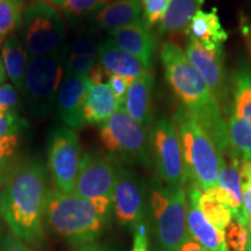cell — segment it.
Returning a JSON list of instances; mask_svg holds the SVG:
<instances>
[{"instance_id":"obj_45","label":"cell","mask_w":251,"mask_h":251,"mask_svg":"<svg viewBox=\"0 0 251 251\" xmlns=\"http://www.w3.org/2000/svg\"><path fill=\"white\" fill-rule=\"evenodd\" d=\"M6 80V71L4 68V63H2L1 58H0V85H2V83Z\"/></svg>"},{"instance_id":"obj_3","label":"cell","mask_w":251,"mask_h":251,"mask_svg":"<svg viewBox=\"0 0 251 251\" xmlns=\"http://www.w3.org/2000/svg\"><path fill=\"white\" fill-rule=\"evenodd\" d=\"M45 221L75 247L97 242L107 224L89 200L57 190H49L47 194Z\"/></svg>"},{"instance_id":"obj_26","label":"cell","mask_w":251,"mask_h":251,"mask_svg":"<svg viewBox=\"0 0 251 251\" xmlns=\"http://www.w3.org/2000/svg\"><path fill=\"white\" fill-rule=\"evenodd\" d=\"M112 1L113 0H47V2L69 18H83L97 14Z\"/></svg>"},{"instance_id":"obj_40","label":"cell","mask_w":251,"mask_h":251,"mask_svg":"<svg viewBox=\"0 0 251 251\" xmlns=\"http://www.w3.org/2000/svg\"><path fill=\"white\" fill-rule=\"evenodd\" d=\"M240 180H241V186L251 185V161H241Z\"/></svg>"},{"instance_id":"obj_27","label":"cell","mask_w":251,"mask_h":251,"mask_svg":"<svg viewBox=\"0 0 251 251\" xmlns=\"http://www.w3.org/2000/svg\"><path fill=\"white\" fill-rule=\"evenodd\" d=\"M199 206L206 219L220 230L224 231L231 222L233 215H231L230 208L216 200L212 194L206 191L200 194Z\"/></svg>"},{"instance_id":"obj_25","label":"cell","mask_w":251,"mask_h":251,"mask_svg":"<svg viewBox=\"0 0 251 251\" xmlns=\"http://www.w3.org/2000/svg\"><path fill=\"white\" fill-rule=\"evenodd\" d=\"M205 0H170L168 11L159 24V33L176 35L186 30L193 15L200 11Z\"/></svg>"},{"instance_id":"obj_2","label":"cell","mask_w":251,"mask_h":251,"mask_svg":"<svg viewBox=\"0 0 251 251\" xmlns=\"http://www.w3.org/2000/svg\"><path fill=\"white\" fill-rule=\"evenodd\" d=\"M48 190L45 165L30 159L14 166L0 193V215L15 237L39 244Z\"/></svg>"},{"instance_id":"obj_34","label":"cell","mask_w":251,"mask_h":251,"mask_svg":"<svg viewBox=\"0 0 251 251\" xmlns=\"http://www.w3.org/2000/svg\"><path fill=\"white\" fill-rule=\"evenodd\" d=\"M26 126V122L18 117L17 112L0 114V139L8 135L18 134Z\"/></svg>"},{"instance_id":"obj_47","label":"cell","mask_w":251,"mask_h":251,"mask_svg":"<svg viewBox=\"0 0 251 251\" xmlns=\"http://www.w3.org/2000/svg\"><path fill=\"white\" fill-rule=\"evenodd\" d=\"M248 229H249V230H248V231H249V233L251 234V218L249 219V224H248Z\"/></svg>"},{"instance_id":"obj_46","label":"cell","mask_w":251,"mask_h":251,"mask_svg":"<svg viewBox=\"0 0 251 251\" xmlns=\"http://www.w3.org/2000/svg\"><path fill=\"white\" fill-rule=\"evenodd\" d=\"M246 251H251V234L250 233H249V237H248V243H247Z\"/></svg>"},{"instance_id":"obj_39","label":"cell","mask_w":251,"mask_h":251,"mask_svg":"<svg viewBox=\"0 0 251 251\" xmlns=\"http://www.w3.org/2000/svg\"><path fill=\"white\" fill-rule=\"evenodd\" d=\"M109 76H111V74H108L98 62L89 74V80L91 84H103L107 83Z\"/></svg>"},{"instance_id":"obj_12","label":"cell","mask_w":251,"mask_h":251,"mask_svg":"<svg viewBox=\"0 0 251 251\" xmlns=\"http://www.w3.org/2000/svg\"><path fill=\"white\" fill-rule=\"evenodd\" d=\"M151 153L159 178L171 186L187 183L180 140L174 121L159 118L151 129Z\"/></svg>"},{"instance_id":"obj_48","label":"cell","mask_w":251,"mask_h":251,"mask_svg":"<svg viewBox=\"0 0 251 251\" xmlns=\"http://www.w3.org/2000/svg\"><path fill=\"white\" fill-rule=\"evenodd\" d=\"M4 40H5V37L4 36H1L0 35V46L2 45V43H4Z\"/></svg>"},{"instance_id":"obj_29","label":"cell","mask_w":251,"mask_h":251,"mask_svg":"<svg viewBox=\"0 0 251 251\" xmlns=\"http://www.w3.org/2000/svg\"><path fill=\"white\" fill-rule=\"evenodd\" d=\"M18 134L8 135L0 139V187L4 186L6 179L11 174V163L18 149Z\"/></svg>"},{"instance_id":"obj_20","label":"cell","mask_w":251,"mask_h":251,"mask_svg":"<svg viewBox=\"0 0 251 251\" xmlns=\"http://www.w3.org/2000/svg\"><path fill=\"white\" fill-rule=\"evenodd\" d=\"M186 31L188 37L207 48H224L228 34L220 21L218 9L198 11L188 24Z\"/></svg>"},{"instance_id":"obj_14","label":"cell","mask_w":251,"mask_h":251,"mask_svg":"<svg viewBox=\"0 0 251 251\" xmlns=\"http://www.w3.org/2000/svg\"><path fill=\"white\" fill-rule=\"evenodd\" d=\"M185 55L201 75L220 107H227L229 87L224 64V48H207L192 39L188 40Z\"/></svg>"},{"instance_id":"obj_37","label":"cell","mask_w":251,"mask_h":251,"mask_svg":"<svg viewBox=\"0 0 251 251\" xmlns=\"http://www.w3.org/2000/svg\"><path fill=\"white\" fill-rule=\"evenodd\" d=\"M134 246L131 251H148V226L146 221L140 222L133 229Z\"/></svg>"},{"instance_id":"obj_23","label":"cell","mask_w":251,"mask_h":251,"mask_svg":"<svg viewBox=\"0 0 251 251\" xmlns=\"http://www.w3.org/2000/svg\"><path fill=\"white\" fill-rule=\"evenodd\" d=\"M120 108L107 83L91 84L87 90L83 114L86 124L101 125Z\"/></svg>"},{"instance_id":"obj_4","label":"cell","mask_w":251,"mask_h":251,"mask_svg":"<svg viewBox=\"0 0 251 251\" xmlns=\"http://www.w3.org/2000/svg\"><path fill=\"white\" fill-rule=\"evenodd\" d=\"M172 121L179 135L186 184L194 185L203 192L216 185L222 153L184 107L175 112Z\"/></svg>"},{"instance_id":"obj_7","label":"cell","mask_w":251,"mask_h":251,"mask_svg":"<svg viewBox=\"0 0 251 251\" xmlns=\"http://www.w3.org/2000/svg\"><path fill=\"white\" fill-rule=\"evenodd\" d=\"M69 45L54 52L29 57L24 91L34 117L43 119L50 114L57 100L58 90L67 75Z\"/></svg>"},{"instance_id":"obj_32","label":"cell","mask_w":251,"mask_h":251,"mask_svg":"<svg viewBox=\"0 0 251 251\" xmlns=\"http://www.w3.org/2000/svg\"><path fill=\"white\" fill-rule=\"evenodd\" d=\"M226 241L228 247L231 248L233 251H246L249 231L247 227L238 224L234 220L231 221L225 231Z\"/></svg>"},{"instance_id":"obj_18","label":"cell","mask_w":251,"mask_h":251,"mask_svg":"<svg viewBox=\"0 0 251 251\" xmlns=\"http://www.w3.org/2000/svg\"><path fill=\"white\" fill-rule=\"evenodd\" d=\"M152 89L153 75L148 70L134 78L121 105V108H124L134 121L144 127H149L153 120Z\"/></svg>"},{"instance_id":"obj_33","label":"cell","mask_w":251,"mask_h":251,"mask_svg":"<svg viewBox=\"0 0 251 251\" xmlns=\"http://www.w3.org/2000/svg\"><path fill=\"white\" fill-rule=\"evenodd\" d=\"M18 103V90L12 84L0 85V114L17 112Z\"/></svg>"},{"instance_id":"obj_1","label":"cell","mask_w":251,"mask_h":251,"mask_svg":"<svg viewBox=\"0 0 251 251\" xmlns=\"http://www.w3.org/2000/svg\"><path fill=\"white\" fill-rule=\"evenodd\" d=\"M159 56L166 80L183 103V107L211 136L219 151L221 153L227 151L229 149L227 121L224 119L218 100L201 75L175 43H163Z\"/></svg>"},{"instance_id":"obj_16","label":"cell","mask_w":251,"mask_h":251,"mask_svg":"<svg viewBox=\"0 0 251 251\" xmlns=\"http://www.w3.org/2000/svg\"><path fill=\"white\" fill-rule=\"evenodd\" d=\"M187 230L190 237L207 251H229L225 231L212 225L199 206L202 192L194 185L187 190Z\"/></svg>"},{"instance_id":"obj_38","label":"cell","mask_w":251,"mask_h":251,"mask_svg":"<svg viewBox=\"0 0 251 251\" xmlns=\"http://www.w3.org/2000/svg\"><path fill=\"white\" fill-rule=\"evenodd\" d=\"M0 251H34L20 238L15 237L13 234L6 235L1 243Z\"/></svg>"},{"instance_id":"obj_10","label":"cell","mask_w":251,"mask_h":251,"mask_svg":"<svg viewBox=\"0 0 251 251\" xmlns=\"http://www.w3.org/2000/svg\"><path fill=\"white\" fill-rule=\"evenodd\" d=\"M227 121L229 151L241 161H251V74L241 69L234 75Z\"/></svg>"},{"instance_id":"obj_11","label":"cell","mask_w":251,"mask_h":251,"mask_svg":"<svg viewBox=\"0 0 251 251\" xmlns=\"http://www.w3.org/2000/svg\"><path fill=\"white\" fill-rule=\"evenodd\" d=\"M81 159V148L76 131L68 127H56L48 146L50 174L59 192L74 193Z\"/></svg>"},{"instance_id":"obj_36","label":"cell","mask_w":251,"mask_h":251,"mask_svg":"<svg viewBox=\"0 0 251 251\" xmlns=\"http://www.w3.org/2000/svg\"><path fill=\"white\" fill-rule=\"evenodd\" d=\"M99 45L96 41L89 37H80L69 45V54L70 55H96L98 56Z\"/></svg>"},{"instance_id":"obj_42","label":"cell","mask_w":251,"mask_h":251,"mask_svg":"<svg viewBox=\"0 0 251 251\" xmlns=\"http://www.w3.org/2000/svg\"><path fill=\"white\" fill-rule=\"evenodd\" d=\"M76 251H114V250H113L112 248L105 246V244L93 242V243L84 244V246L78 247Z\"/></svg>"},{"instance_id":"obj_44","label":"cell","mask_w":251,"mask_h":251,"mask_svg":"<svg viewBox=\"0 0 251 251\" xmlns=\"http://www.w3.org/2000/svg\"><path fill=\"white\" fill-rule=\"evenodd\" d=\"M242 34L244 36V40H246L248 49H249V52H250V56H251V23L243 24Z\"/></svg>"},{"instance_id":"obj_13","label":"cell","mask_w":251,"mask_h":251,"mask_svg":"<svg viewBox=\"0 0 251 251\" xmlns=\"http://www.w3.org/2000/svg\"><path fill=\"white\" fill-rule=\"evenodd\" d=\"M149 197L144 180L127 165L117 164V180L113 192V212L118 222L131 230L146 221Z\"/></svg>"},{"instance_id":"obj_15","label":"cell","mask_w":251,"mask_h":251,"mask_svg":"<svg viewBox=\"0 0 251 251\" xmlns=\"http://www.w3.org/2000/svg\"><path fill=\"white\" fill-rule=\"evenodd\" d=\"M89 86V76L67 75L58 90L56 100L58 115L64 125L74 131L80 130L86 124L83 109Z\"/></svg>"},{"instance_id":"obj_5","label":"cell","mask_w":251,"mask_h":251,"mask_svg":"<svg viewBox=\"0 0 251 251\" xmlns=\"http://www.w3.org/2000/svg\"><path fill=\"white\" fill-rule=\"evenodd\" d=\"M149 209L155 229L157 251H178L190 237L187 230V193L185 186L153 181Z\"/></svg>"},{"instance_id":"obj_31","label":"cell","mask_w":251,"mask_h":251,"mask_svg":"<svg viewBox=\"0 0 251 251\" xmlns=\"http://www.w3.org/2000/svg\"><path fill=\"white\" fill-rule=\"evenodd\" d=\"M98 63L96 55H70L67 59V75L72 76H89L92 69Z\"/></svg>"},{"instance_id":"obj_35","label":"cell","mask_w":251,"mask_h":251,"mask_svg":"<svg viewBox=\"0 0 251 251\" xmlns=\"http://www.w3.org/2000/svg\"><path fill=\"white\" fill-rule=\"evenodd\" d=\"M131 81H133L131 78L119 76V75H111L108 78L107 84L112 91L113 96L115 97V99L120 103V107L122 102H124L126 93H127L128 89H129Z\"/></svg>"},{"instance_id":"obj_24","label":"cell","mask_w":251,"mask_h":251,"mask_svg":"<svg viewBox=\"0 0 251 251\" xmlns=\"http://www.w3.org/2000/svg\"><path fill=\"white\" fill-rule=\"evenodd\" d=\"M1 61L4 63L6 76L9 78L12 85L23 92L29 55L21 37L12 34L4 41L1 47Z\"/></svg>"},{"instance_id":"obj_19","label":"cell","mask_w":251,"mask_h":251,"mask_svg":"<svg viewBox=\"0 0 251 251\" xmlns=\"http://www.w3.org/2000/svg\"><path fill=\"white\" fill-rule=\"evenodd\" d=\"M240 163L237 158L229 150L222 153V161L220 165L216 185L224 188L230 199V211L235 221L244 227L249 224V215L247 214L242 203V191L240 180Z\"/></svg>"},{"instance_id":"obj_41","label":"cell","mask_w":251,"mask_h":251,"mask_svg":"<svg viewBox=\"0 0 251 251\" xmlns=\"http://www.w3.org/2000/svg\"><path fill=\"white\" fill-rule=\"evenodd\" d=\"M242 191V203L244 209H246L247 214L251 218V185H246V186H241Z\"/></svg>"},{"instance_id":"obj_21","label":"cell","mask_w":251,"mask_h":251,"mask_svg":"<svg viewBox=\"0 0 251 251\" xmlns=\"http://www.w3.org/2000/svg\"><path fill=\"white\" fill-rule=\"evenodd\" d=\"M141 0H113L96 14V23L109 31L130 26L143 20Z\"/></svg>"},{"instance_id":"obj_9","label":"cell","mask_w":251,"mask_h":251,"mask_svg":"<svg viewBox=\"0 0 251 251\" xmlns=\"http://www.w3.org/2000/svg\"><path fill=\"white\" fill-rule=\"evenodd\" d=\"M117 180V164L97 153L83 155L74 194L89 200L108 222L113 211V192Z\"/></svg>"},{"instance_id":"obj_22","label":"cell","mask_w":251,"mask_h":251,"mask_svg":"<svg viewBox=\"0 0 251 251\" xmlns=\"http://www.w3.org/2000/svg\"><path fill=\"white\" fill-rule=\"evenodd\" d=\"M98 62L108 74L119 75L131 79L148 71L139 59L121 50L111 39L100 42Z\"/></svg>"},{"instance_id":"obj_28","label":"cell","mask_w":251,"mask_h":251,"mask_svg":"<svg viewBox=\"0 0 251 251\" xmlns=\"http://www.w3.org/2000/svg\"><path fill=\"white\" fill-rule=\"evenodd\" d=\"M24 0H0V35L14 34L23 24Z\"/></svg>"},{"instance_id":"obj_30","label":"cell","mask_w":251,"mask_h":251,"mask_svg":"<svg viewBox=\"0 0 251 251\" xmlns=\"http://www.w3.org/2000/svg\"><path fill=\"white\" fill-rule=\"evenodd\" d=\"M143 12V21L148 27L162 23L168 11L170 0H141Z\"/></svg>"},{"instance_id":"obj_17","label":"cell","mask_w":251,"mask_h":251,"mask_svg":"<svg viewBox=\"0 0 251 251\" xmlns=\"http://www.w3.org/2000/svg\"><path fill=\"white\" fill-rule=\"evenodd\" d=\"M109 39L121 50L139 59L147 70L152 67L157 51V39L151 28L147 26L143 20L109 31Z\"/></svg>"},{"instance_id":"obj_43","label":"cell","mask_w":251,"mask_h":251,"mask_svg":"<svg viewBox=\"0 0 251 251\" xmlns=\"http://www.w3.org/2000/svg\"><path fill=\"white\" fill-rule=\"evenodd\" d=\"M178 251H207V250L203 249L199 243H197L196 241L192 240V238L188 237Z\"/></svg>"},{"instance_id":"obj_8","label":"cell","mask_w":251,"mask_h":251,"mask_svg":"<svg viewBox=\"0 0 251 251\" xmlns=\"http://www.w3.org/2000/svg\"><path fill=\"white\" fill-rule=\"evenodd\" d=\"M21 40L29 57L54 52L67 45V28L54 6L35 1L24 9Z\"/></svg>"},{"instance_id":"obj_6","label":"cell","mask_w":251,"mask_h":251,"mask_svg":"<svg viewBox=\"0 0 251 251\" xmlns=\"http://www.w3.org/2000/svg\"><path fill=\"white\" fill-rule=\"evenodd\" d=\"M99 136L108 158L115 164L149 168L152 163L151 131L119 108L100 125Z\"/></svg>"}]
</instances>
